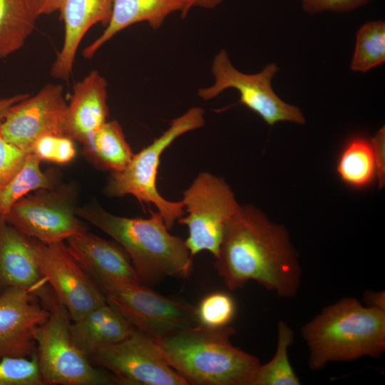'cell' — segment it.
Returning a JSON list of instances; mask_svg holds the SVG:
<instances>
[{
	"instance_id": "6da1fadb",
	"label": "cell",
	"mask_w": 385,
	"mask_h": 385,
	"mask_svg": "<svg viewBox=\"0 0 385 385\" xmlns=\"http://www.w3.org/2000/svg\"><path fill=\"white\" fill-rule=\"evenodd\" d=\"M215 267L230 290L255 281L285 299L297 295L302 274L285 227L250 205L225 225Z\"/></svg>"
},
{
	"instance_id": "7a4b0ae2",
	"label": "cell",
	"mask_w": 385,
	"mask_h": 385,
	"mask_svg": "<svg viewBox=\"0 0 385 385\" xmlns=\"http://www.w3.org/2000/svg\"><path fill=\"white\" fill-rule=\"evenodd\" d=\"M148 218L125 217L106 211L96 201L76 209L77 215L101 230L125 250L143 284L166 277L185 279L193 268L185 240L168 232L158 212Z\"/></svg>"
},
{
	"instance_id": "3957f363",
	"label": "cell",
	"mask_w": 385,
	"mask_h": 385,
	"mask_svg": "<svg viewBox=\"0 0 385 385\" xmlns=\"http://www.w3.org/2000/svg\"><path fill=\"white\" fill-rule=\"evenodd\" d=\"M230 325L191 326L156 340L164 359L188 384L253 385L260 360L233 346Z\"/></svg>"
},
{
	"instance_id": "277c9868",
	"label": "cell",
	"mask_w": 385,
	"mask_h": 385,
	"mask_svg": "<svg viewBox=\"0 0 385 385\" xmlns=\"http://www.w3.org/2000/svg\"><path fill=\"white\" fill-rule=\"evenodd\" d=\"M312 371L329 362L363 356L379 359L385 350V311L346 297L324 307L301 328Z\"/></svg>"
},
{
	"instance_id": "5b68a950",
	"label": "cell",
	"mask_w": 385,
	"mask_h": 385,
	"mask_svg": "<svg viewBox=\"0 0 385 385\" xmlns=\"http://www.w3.org/2000/svg\"><path fill=\"white\" fill-rule=\"evenodd\" d=\"M205 122V111L200 107H192L173 119L168 128L158 138L134 154L124 170L111 173L105 192L111 197L132 195L141 203H153L163 217L167 228L171 229L175 220L184 215V205L182 201L165 199L157 190L156 177L160 156L175 139L202 127Z\"/></svg>"
},
{
	"instance_id": "8992f818",
	"label": "cell",
	"mask_w": 385,
	"mask_h": 385,
	"mask_svg": "<svg viewBox=\"0 0 385 385\" xmlns=\"http://www.w3.org/2000/svg\"><path fill=\"white\" fill-rule=\"evenodd\" d=\"M88 274L108 304L134 328L155 340L199 324L196 307L190 304L164 297L140 282Z\"/></svg>"
},
{
	"instance_id": "52a82bcc",
	"label": "cell",
	"mask_w": 385,
	"mask_h": 385,
	"mask_svg": "<svg viewBox=\"0 0 385 385\" xmlns=\"http://www.w3.org/2000/svg\"><path fill=\"white\" fill-rule=\"evenodd\" d=\"M47 321L34 332L40 373L45 384H117L113 375L95 368L76 347L70 333L71 318L58 301Z\"/></svg>"
},
{
	"instance_id": "ba28073f",
	"label": "cell",
	"mask_w": 385,
	"mask_h": 385,
	"mask_svg": "<svg viewBox=\"0 0 385 385\" xmlns=\"http://www.w3.org/2000/svg\"><path fill=\"white\" fill-rule=\"evenodd\" d=\"M183 194L188 215L178 221L188 227L185 242L191 257L208 251L216 258L225 226L241 205L226 181L209 172L200 173Z\"/></svg>"
},
{
	"instance_id": "9c48e42d",
	"label": "cell",
	"mask_w": 385,
	"mask_h": 385,
	"mask_svg": "<svg viewBox=\"0 0 385 385\" xmlns=\"http://www.w3.org/2000/svg\"><path fill=\"white\" fill-rule=\"evenodd\" d=\"M76 188L71 185L37 190L14 203L4 219L42 243L63 242L88 231L76 214Z\"/></svg>"
},
{
	"instance_id": "30bf717a",
	"label": "cell",
	"mask_w": 385,
	"mask_h": 385,
	"mask_svg": "<svg viewBox=\"0 0 385 385\" xmlns=\"http://www.w3.org/2000/svg\"><path fill=\"white\" fill-rule=\"evenodd\" d=\"M279 71L275 63H270L259 73H242L234 67L227 51L221 49L215 55L211 67L213 83L200 88L197 95L209 101L225 90L233 88L240 93L239 103L258 114L269 125L282 121L303 125L306 120L300 108L284 102L272 87V79Z\"/></svg>"
},
{
	"instance_id": "8fae6325",
	"label": "cell",
	"mask_w": 385,
	"mask_h": 385,
	"mask_svg": "<svg viewBox=\"0 0 385 385\" xmlns=\"http://www.w3.org/2000/svg\"><path fill=\"white\" fill-rule=\"evenodd\" d=\"M88 360L111 371L117 384H188L164 359L156 340L135 328L125 339L97 349Z\"/></svg>"
},
{
	"instance_id": "7c38bea8",
	"label": "cell",
	"mask_w": 385,
	"mask_h": 385,
	"mask_svg": "<svg viewBox=\"0 0 385 385\" xmlns=\"http://www.w3.org/2000/svg\"><path fill=\"white\" fill-rule=\"evenodd\" d=\"M31 239L41 274L73 322L106 302L101 289L63 242L45 244Z\"/></svg>"
},
{
	"instance_id": "4fadbf2b",
	"label": "cell",
	"mask_w": 385,
	"mask_h": 385,
	"mask_svg": "<svg viewBox=\"0 0 385 385\" xmlns=\"http://www.w3.org/2000/svg\"><path fill=\"white\" fill-rule=\"evenodd\" d=\"M68 103L61 84L47 83L11 107L0 124L4 138L26 154L35 142L47 135H64Z\"/></svg>"
},
{
	"instance_id": "5bb4252c",
	"label": "cell",
	"mask_w": 385,
	"mask_h": 385,
	"mask_svg": "<svg viewBox=\"0 0 385 385\" xmlns=\"http://www.w3.org/2000/svg\"><path fill=\"white\" fill-rule=\"evenodd\" d=\"M38 301L33 294L17 287L0 292V359L31 357L36 352L34 332L50 316Z\"/></svg>"
},
{
	"instance_id": "9a60e30c",
	"label": "cell",
	"mask_w": 385,
	"mask_h": 385,
	"mask_svg": "<svg viewBox=\"0 0 385 385\" xmlns=\"http://www.w3.org/2000/svg\"><path fill=\"white\" fill-rule=\"evenodd\" d=\"M11 287L33 294L48 309L58 301L38 268L31 239L0 217V292Z\"/></svg>"
},
{
	"instance_id": "2e32d148",
	"label": "cell",
	"mask_w": 385,
	"mask_h": 385,
	"mask_svg": "<svg viewBox=\"0 0 385 385\" xmlns=\"http://www.w3.org/2000/svg\"><path fill=\"white\" fill-rule=\"evenodd\" d=\"M114 0H63L58 10L64 25L62 47L57 54L51 76L67 81L72 73L77 50L86 32L94 25H107Z\"/></svg>"
},
{
	"instance_id": "e0dca14e",
	"label": "cell",
	"mask_w": 385,
	"mask_h": 385,
	"mask_svg": "<svg viewBox=\"0 0 385 385\" xmlns=\"http://www.w3.org/2000/svg\"><path fill=\"white\" fill-rule=\"evenodd\" d=\"M107 86L96 70L73 85L65 115V136L83 143L107 121Z\"/></svg>"
},
{
	"instance_id": "ac0fdd59",
	"label": "cell",
	"mask_w": 385,
	"mask_h": 385,
	"mask_svg": "<svg viewBox=\"0 0 385 385\" xmlns=\"http://www.w3.org/2000/svg\"><path fill=\"white\" fill-rule=\"evenodd\" d=\"M190 0H114L112 14L103 32L82 51L89 59L115 34L140 22H147L156 30L168 16L180 12L184 19Z\"/></svg>"
},
{
	"instance_id": "d6986e66",
	"label": "cell",
	"mask_w": 385,
	"mask_h": 385,
	"mask_svg": "<svg viewBox=\"0 0 385 385\" xmlns=\"http://www.w3.org/2000/svg\"><path fill=\"white\" fill-rule=\"evenodd\" d=\"M66 241L70 253L88 274L140 282L130 257L115 243L88 231Z\"/></svg>"
},
{
	"instance_id": "ffe728a7",
	"label": "cell",
	"mask_w": 385,
	"mask_h": 385,
	"mask_svg": "<svg viewBox=\"0 0 385 385\" xmlns=\"http://www.w3.org/2000/svg\"><path fill=\"white\" fill-rule=\"evenodd\" d=\"M134 329L107 302L70 324L73 342L88 359L97 349L125 339Z\"/></svg>"
},
{
	"instance_id": "44dd1931",
	"label": "cell",
	"mask_w": 385,
	"mask_h": 385,
	"mask_svg": "<svg viewBox=\"0 0 385 385\" xmlns=\"http://www.w3.org/2000/svg\"><path fill=\"white\" fill-rule=\"evenodd\" d=\"M82 144L83 153L95 166L111 173L124 170L134 155L115 120L106 121Z\"/></svg>"
},
{
	"instance_id": "7402d4cb",
	"label": "cell",
	"mask_w": 385,
	"mask_h": 385,
	"mask_svg": "<svg viewBox=\"0 0 385 385\" xmlns=\"http://www.w3.org/2000/svg\"><path fill=\"white\" fill-rule=\"evenodd\" d=\"M337 172L341 180L354 188L370 185L376 177V165L371 140L351 138L339 156Z\"/></svg>"
},
{
	"instance_id": "603a6c76",
	"label": "cell",
	"mask_w": 385,
	"mask_h": 385,
	"mask_svg": "<svg viewBox=\"0 0 385 385\" xmlns=\"http://www.w3.org/2000/svg\"><path fill=\"white\" fill-rule=\"evenodd\" d=\"M36 19L26 0H0V58L24 46L35 29Z\"/></svg>"
},
{
	"instance_id": "cb8c5ba5",
	"label": "cell",
	"mask_w": 385,
	"mask_h": 385,
	"mask_svg": "<svg viewBox=\"0 0 385 385\" xmlns=\"http://www.w3.org/2000/svg\"><path fill=\"white\" fill-rule=\"evenodd\" d=\"M41 160L34 155H27L26 162L14 178L0 190V217H4L10 208L29 193L58 186L59 173L41 169Z\"/></svg>"
},
{
	"instance_id": "d4e9b609",
	"label": "cell",
	"mask_w": 385,
	"mask_h": 385,
	"mask_svg": "<svg viewBox=\"0 0 385 385\" xmlns=\"http://www.w3.org/2000/svg\"><path fill=\"white\" fill-rule=\"evenodd\" d=\"M294 340V332L284 321L277 324V349L267 363L260 364L253 385H299L288 357V349Z\"/></svg>"
},
{
	"instance_id": "484cf974",
	"label": "cell",
	"mask_w": 385,
	"mask_h": 385,
	"mask_svg": "<svg viewBox=\"0 0 385 385\" xmlns=\"http://www.w3.org/2000/svg\"><path fill=\"white\" fill-rule=\"evenodd\" d=\"M385 61V21H371L356 33V45L350 63L355 72L366 73Z\"/></svg>"
},
{
	"instance_id": "4316f807",
	"label": "cell",
	"mask_w": 385,
	"mask_h": 385,
	"mask_svg": "<svg viewBox=\"0 0 385 385\" xmlns=\"http://www.w3.org/2000/svg\"><path fill=\"white\" fill-rule=\"evenodd\" d=\"M36 352L28 357L0 359V385H43Z\"/></svg>"
},
{
	"instance_id": "83f0119b",
	"label": "cell",
	"mask_w": 385,
	"mask_h": 385,
	"mask_svg": "<svg viewBox=\"0 0 385 385\" xmlns=\"http://www.w3.org/2000/svg\"><path fill=\"white\" fill-rule=\"evenodd\" d=\"M235 310V303L230 294L215 292L202 299L196 307V314L199 323L204 326L222 327L230 325Z\"/></svg>"
},
{
	"instance_id": "f1b7e54d",
	"label": "cell",
	"mask_w": 385,
	"mask_h": 385,
	"mask_svg": "<svg viewBox=\"0 0 385 385\" xmlns=\"http://www.w3.org/2000/svg\"><path fill=\"white\" fill-rule=\"evenodd\" d=\"M73 140L66 136L44 135L35 142L30 153L34 155L41 161L66 164L71 162L76 155V149Z\"/></svg>"
},
{
	"instance_id": "f546056e",
	"label": "cell",
	"mask_w": 385,
	"mask_h": 385,
	"mask_svg": "<svg viewBox=\"0 0 385 385\" xmlns=\"http://www.w3.org/2000/svg\"><path fill=\"white\" fill-rule=\"evenodd\" d=\"M27 155L17 147L8 143L0 130V190L22 168Z\"/></svg>"
},
{
	"instance_id": "4dcf8cb0",
	"label": "cell",
	"mask_w": 385,
	"mask_h": 385,
	"mask_svg": "<svg viewBox=\"0 0 385 385\" xmlns=\"http://www.w3.org/2000/svg\"><path fill=\"white\" fill-rule=\"evenodd\" d=\"M371 0H300L302 10L309 14L332 11L348 12L360 8Z\"/></svg>"
},
{
	"instance_id": "1f68e13d",
	"label": "cell",
	"mask_w": 385,
	"mask_h": 385,
	"mask_svg": "<svg viewBox=\"0 0 385 385\" xmlns=\"http://www.w3.org/2000/svg\"><path fill=\"white\" fill-rule=\"evenodd\" d=\"M371 140L376 165V177L379 187L385 183V128H381Z\"/></svg>"
},
{
	"instance_id": "d6a6232c",
	"label": "cell",
	"mask_w": 385,
	"mask_h": 385,
	"mask_svg": "<svg viewBox=\"0 0 385 385\" xmlns=\"http://www.w3.org/2000/svg\"><path fill=\"white\" fill-rule=\"evenodd\" d=\"M63 0H26L36 18L59 10Z\"/></svg>"
},
{
	"instance_id": "836d02e7",
	"label": "cell",
	"mask_w": 385,
	"mask_h": 385,
	"mask_svg": "<svg viewBox=\"0 0 385 385\" xmlns=\"http://www.w3.org/2000/svg\"><path fill=\"white\" fill-rule=\"evenodd\" d=\"M365 306L385 311V292L366 291L364 294Z\"/></svg>"
},
{
	"instance_id": "e575fe53",
	"label": "cell",
	"mask_w": 385,
	"mask_h": 385,
	"mask_svg": "<svg viewBox=\"0 0 385 385\" xmlns=\"http://www.w3.org/2000/svg\"><path fill=\"white\" fill-rule=\"evenodd\" d=\"M29 95V93H21L8 98H0V124L5 118L11 107L26 98Z\"/></svg>"
},
{
	"instance_id": "d590c367",
	"label": "cell",
	"mask_w": 385,
	"mask_h": 385,
	"mask_svg": "<svg viewBox=\"0 0 385 385\" xmlns=\"http://www.w3.org/2000/svg\"><path fill=\"white\" fill-rule=\"evenodd\" d=\"M222 0H190L188 8L187 14L193 7H200L207 9H212L216 8L222 3Z\"/></svg>"
}]
</instances>
